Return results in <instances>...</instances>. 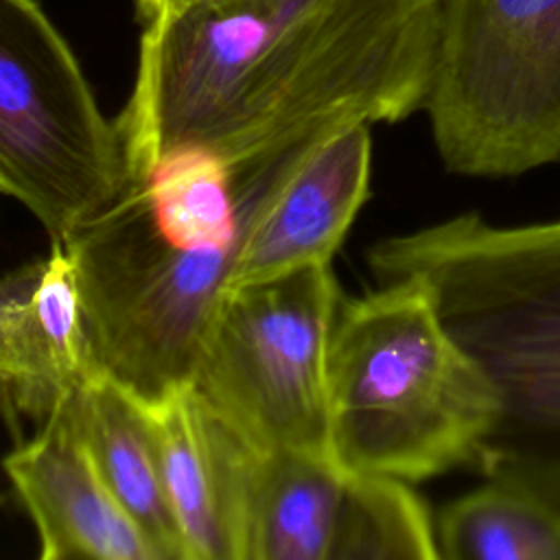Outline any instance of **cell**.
Segmentation results:
<instances>
[{
    "label": "cell",
    "instance_id": "7c38bea8",
    "mask_svg": "<svg viewBox=\"0 0 560 560\" xmlns=\"http://www.w3.org/2000/svg\"><path fill=\"white\" fill-rule=\"evenodd\" d=\"M101 374L72 260L50 243L48 256L0 278V385L42 420Z\"/></svg>",
    "mask_w": 560,
    "mask_h": 560
},
{
    "label": "cell",
    "instance_id": "8992f818",
    "mask_svg": "<svg viewBox=\"0 0 560 560\" xmlns=\"http://www.w3.org/2000/svg\"><path fill=\"white\" fill-rule=\"evenodd\" d=\"M116 122L35 0H0V195L61 243L127 184Z\"/></svg>",
    "mask_w": 560,
    "mask_h": 560
},
{
    "label": "cell",
    "instance_id": "30bf717a",
    "mask_svg": "<svg viewBox=\"0 0 560 560\" xmlns=\"http://www.w3.org/2000/svg\"><path fill=\"white\" fill-rule=\"evenodd\" d=\"M2 466L33 521L42 560H162L96 470L77 424L74 394Z\"/></svg>",
    "mask_w": 560,
    "mask_h": 560
},
{
    "label": "cell",
    "instance_id": "3957f363",
    "mask_svg": "<svg viewBox=\"0 0 560 560\" xmlns=\"http://www.w3.org/2000/svg\"><path fill=\"white\" fill-rule=\"evenodd\" d=\"M370 267L378 280L422 278L494 381L477 468L560 501V219L499 225L462 212L376 241Z\"/></svg>",
    "mask_w": 560,
    "mask_h": 560
},
{
    "label": "cell",
    "instance_id": "5bb4252c",
    "mask_svg": "<svg viewBox=\"0 0 560 560\" xmlns=\"http://www.w3.org/2000/svg\"><path fill=\"white\" fill-rule=\"evenodd\" d=\"M435 547L438 560H560V501L488 477L440 512Z\"/></svg>",
    "mask_w": 560,
    "mask_h": 560
},
{
    "label": "cell",
    "instance_id": "4fadbf2b",
    "mask_svg": "<svg viewBox=\"0 0 560 560\" xmlns=\"http://www.w3.org/2000/svg\"><path fill=\"white\" fill-rule=\"evenodd\" d=\"M74 413L96 470L125 512L162 560H186L149 405L101 374L74 392Z\"/></svg>",
    "mask_w": 560,
    "mask_h": 560
},
{
    "label": "cell",
    "instance_id": "8fae6325",
    "mask_svg": "<svg viewBox=\"0 0 560 560\" xmlns=\"http://www.w3.org/2000/svg\"><path fill=\"white\" fill-rule=\"evenodd\" d=\"M186 560H245L260 451L186 383L149 405Z\"/></svg>",
    "mask_w": 560,
    "mask_h": 560
},
{
    "label": "cell",
    "instance_id": "9a60e30c",
    "mask_svg": "<svg viewBox=\"0 0 560 560\" xmlns=\"http://www.w3.org/2000/svg\"><path fill=\"white\" fill-rule=\"evenodd\" d=\"M133 2H136L138 18H140L142 24H144V22L158 18V15H164V13H171V11L190 7V4L208 2V0H133Z\"/></svg>",
    "mask_w": 560,
    "mask_h": 560
},
{
    "label": "cell",
    "instance_id": "9c48e42d",
    "mask_svg": "<svg viewBox=\"0 0 560 560\" xmlns=\"http://www.w3.org/2000/svg\"><path fill=\"white\" fill-rule=\"evenodd\" d=\"M232 175L243 184L245 208L228 291L332 265L370 195V125L339 127Z\"/></svg>",
    "mask_w": 560,
    "mask_h": 560
},
{
    "label": "cell",
    "instance_id": "5b68a950",
    "mask_svg": "<svg viewBox=\"0 0 560 560\" xmlns=\"http://www.w3.org/2000/svg\"><path fill=\"white\" fill-rule=\"evenodd\" d=\"M424 112L448 173L560 162V0H440Z\"/></svg>",
    "mask_w": 560,
    "mask_h": 560
},
{
    "label": "cell",
    "instance_id": "ba28073f",
    "mask_svg": "<svg viewBox=\"0 0 560 560\" xmlns=\"http://www.w3.org/2000/svg\"><path fill=\"white\" fill-rule=\"evenodd\" d=\"M245 560H438L435 521L407 481L330 453L260 451Z\"/></svg>",
    "mask_w": 560,
    "mask_h": 560
},
{
    "label": "cell",
    "instance_id": "6da1fadb",
    "mask_svg": "<svg viewBox=\"0 0 560 560\" xmlns=\"http://www.w3.org/2000/svg\"><path fill=\"white\" fill-rule=\"evenodd\" d=\"M440 0H208L144 22L116 120L129 173L197 153L230 173L339 127L424 109Z\"/></svg>",
    "mask_w": 560,
    "mask_h": 560
},
{
    "label": "cell",
    "instance_id": "277c9868",
    "mask_svg": "<svg viewBox=\"0 0 560 560\" xmlns=\"http://www.w3.org/2000/svg\"><path fill=\"white\" fill-rule=\"evenodd\" d=\"M497 411L494 381L422 278L341 300L328 346V438L341 466L411 486L477 466Z\"/></svg>",
    "mask_w": 560,
    "mask_h": 560
},
{
    "label": "cell",
    "instance_id": "52a82bcc",
    "mask_svg": "<svg viewBox=\"0 0 560 560\" xmlns=\"http://www.w3.org/2000/svg\"><path fill=\"white\" fill-rule=\"evenodd\" d=\"M339 304L332 265L230 289L190 385L258 451L330 453L328 346Z\"/></svg>",
    "mask_w": 560,
    "mask_h": 560
},
{
    "label": "cell",
    "instance_id": "7a4b0ae2",
    "mask_svg": "<svg viewBox=\"0 0 560 560\" xmlns=\"http://www.w3.org/2000/svg\"><path fill=\"white\" fill-rule=\"evenodd\" d=\"M245 192L219 162L184 153L129 173L63 241L103 374L147 405L190 383L228 293Z\"/></svg>",
    "mask_w": 560,
    "mask_h": 560
}]
</instances>
